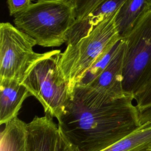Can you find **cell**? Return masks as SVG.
<instances>
[{"label":"cell","mask_w":151,"mask_h":151,"mask_svg":"<svg viewBox=\"0 0 151 151\" xmlns=\"http://www.w3.org/2000/svg\"><path fill=\"white\" fill-rule=\"evenodd\" d=\"M132 96L119 99L77 85L63 114L60 131L78 151H102L141 125Z\"/></svg>","instance_id":"1"},{"label":"cell","mask_w":151,"mask_h":151,"mask_svg":"<svg viewBox=\"0 0 151 151\" xmlns=\"http://www.w3.org/2000/svg\"><path fill=\"white\" fill-rule=\"evenodd\" d=\"M75 22L74 8L67 0L37 1L14 15L15 27L44 47L65 43L66 35Z\"/></svg>","instance_id":"2"},{"label":"cell","mask_w":151,"mask_h":151,"mask_svg":"<svg viewBox=\"0 0 151 151\" xmlns=\"http://www.w3.org/2000/svg\"><path fill=\"white\" fill-rule=\"evenodd\" d=\"M60 50L46 52L31 68L21 83L42 104L45 114L58 119L71 98L69 84L60 67Z\"/></svg>","instance_id":"3"},{"label":"cell","mask_w":151,"mask_h":151,"mask_svg":"<svg viewBox=\"0 0 151 151\" xmlns=\"http://www.w3.org/2000/svg\"><path fill=\"white\" fill-rule=\"evenodd\" d=\"M118 10L88 35L73 45H67L61 52L58 64L68 83L71 94L85 73L100 55L122 39L115 25Z\"/></svg>","instance_id":"4"},{"label":"cell","mask_w":151,"mask_h":151,"mask_svg":"<svg viewBox=\"0 0 151 151\" xmlns=\"http://www.w3.org/2000/svg\"><path fill=\"white\" fill-rule=\"evenodd\" d=\"M126 51L123 71L125 94L133 95L151 72V1H149L129 34L123 38Z\"/></svg>","instance_id":"5"},{"label":"cell","mask_w":151,"mask_h":151,"mask_svg":"<svg viewBox=\"0 0 151 151\" xmlns=\"http://www.w3.org/2000/svg\"><path fill=\"white\" fill-rule=\"evenodd\" d=\"M35 41L9 22L0 24V80L14 79L22 83L34 64L46 52L37 53Z\"/></svg>","instance_id":"6"},{"label":"cell","mask_w":151,"mask_h":151,"mask_svg":"<svg viewBox=\"0 0 151 151\" xmlns=\"http://www.w3.org/2000/svg\"><path fill=\"white\" fill-rule=\"evenodd\" d=\"M126 41L122 38L117 50L104 70L88 87L113 99L124 96L123 88V71L126 51Z\"/></svg>","instance_id":"7"},{"label":"cell","mask_w":151,"mask_h":151,"mask_svg":"<svg viewBox=\"0 0 151 151\" xmlns=\"http://www.w3.org/2000/svg\"><path fill=\"white\" fill-rule=\"evenodd\" d=\"M58 135V126L50 114L35 116L27 123V151H55Z\"/></svg>","instance_id":"8"},{"label":"cell","mask_w":151,"mask_h":151,"mask_svg":"<svg viewBox=\"0 0 151 151\" xmlns=\"http://www.w3.org/2000/svg\"><path fill=\"white\" fill-rule=\"evenodd\" d=\"M126 0H104L82 20L75 22L66 35L65 44L73 45L117 11Z\"/></svg>","instance_id":"9"},{"label":"cell","mask_w":151,"mask_h":151,"mask_svg":"<svg viewBox=\"0 0 151 151\" xmlns=\"http://www.w3.org/2000/svg\"><path fill=\"white\" fill-rule=\"evenodd\" d=\"M32 96L27 88L14 79L0 80V124L17 117L24 101Z\"/></svg>","instance_id":"10"},{"label":"cell","mask_w":151,"mask_h":151,"mask_svg":"<svg viewBox=\"0 0 151 151\" xmlns=\"http://www.w3.org/2000/svg\"><path fill=\"white\" fill-rule=\"evenodd\" d=\"M0 137V151H27V123L19 118L5 124Z\"/></svg>","instance_id":"11"},{"label":"cell","mask_w":151,"mask_h":151,"mask_svg":"<svg viewBox=\"0 0 151 151\" xmlns=\"http://www.w3.org/2000/svg\"><path fill=\"white\" fill-rule=\"evenodd\" d=\"M151 0H126L115 17V25L121 38L130 32L146 4Z\"/></svg>","instance_id":"12"},{"label":"cell","mask_w":151,"mask_h":151,"mask_svg":"<svg viewBox=\"0 0 151 151\" xmlns=\"http://www.w3.org/2000/svg\"><path fill=\"white\" fill-rule=\"evenodd\" d=\"M151 146V125L139 129L102 151H136Z\"/></svg>","instance_id":"13"},{"label":"cell","mask_w":151,"mask_h":151,"mask_svg":"<svg viewBox=\"0 0 151 151\" xmlns=\"http://www.w3.org/2000/svg\"><path fill=\"white\" fill-rule=\"evenodd\" d=\"M120 40L121 39L116 43L109 47L103 54L100 55V56L85 73L77 85L88 86L104 70L115 55L119 46Z\"/></svg>","instance_id":"14"},{"label":"cell","mask_w":151,"mask_h":151,"mask_svg":"<svg viewBox=\"0 0 151 151\" xmlns=\"http://www.w3.org/2000/svg\"><path fill=\"white\" fill-rule=\"evenodd\" d=\"M133 97L139 111L151 107V72L135 91Z\"/></svg>","instance_id":"15"},{"label":"cell","mask_w":151,"mask_h":151,"mask_svg":"<svg viewBox=\"0 0 151 151\" xmlns=\"http://www.w3.org/2000/svg\"><path fill=\"white\" fill-rule=\"evenodd\" d=\"M74 8L76 22L84 19L104 0H67Z\"/></svg>","instance_id":"16"},{"label":"cell","mask_w":151,"mask_h":151,"mask_svg":"<svg viewBox=\"0 0 151 151\" xmlns=\"http://www.w3.org/2000/svg\"><path fill=\"white\" fill-rule=\"evenodd\" d=\"M6 3L11 16L27 9L31 4V0H7Z\"/></svg>","instance_id":"17"},{"label":"cell","mask_w":151,"mask_h":151,"mask_svg":"<svg viewBox=\"0 0 151 151\" xmlns=\"http://www.w3.org/2000/svg\"><path fill=\"white\" fill-rule=\"evenodd\" d=\"M55 151H78L63 135L59 130V135Z\"/></svg>","instance_id":"18"},{"label":"cell","mask_w":151,"mask_h":151,"mask_svg":"<svg viewBox=\"0 0 151 151\" xmlns=\"http://www.w3.org/2000/svg\"><path fill=\"white\" fill-rule=\"evenodd\" d=\"M139 119L141 126L151 125V107L140 111Z\"/></svg>","instance_id":"19"},{"label":"cell","mask_w":151,"mask_h":151,"mask_svg":"<svg viewBox=\"0 0 151 151\" xmlns=\"http://www.w3.org/2000/svg\"><path fill=\"white\" fill-rule=\"evenodd\" d=\"M136 151H151V146L150 147H146V148H143V149H139V150H137Z\"/></svg>","instance_id":"20"},{"label":"cell","mask_w":151,"mask_h":151,"mask_svg":"<svg viewBox=\"0 0 151 151\" xmlns=\"http://www.w3.org/2000/svg\"><path fill=\"white\" fill-rule=\"evenodd\" d=\"M43 1V0H37V1Z\"/></svg>","instance_id":"21"}]
</instances>
